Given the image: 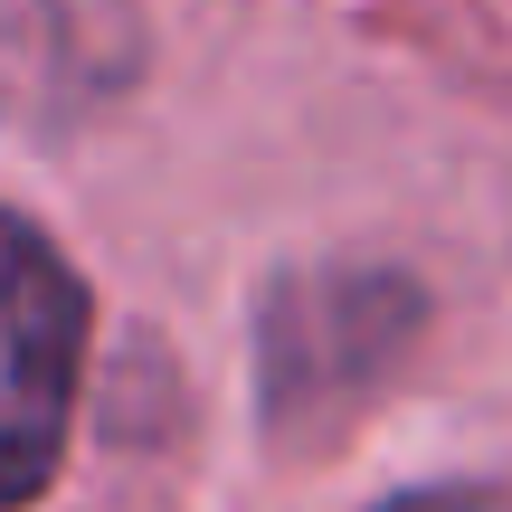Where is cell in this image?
I'll return each mask as SVG.
<instances>
[{
	"mask_svg": "<svg viewBox=\"0 0 512 512\" xmlns=\"http://www.w3.org/2000/svg\"><path fill=\"white\" fill-rule=\"evenodd\" d=\"M380 512H503V503H484V494H399Z\"/></svg>",
	"mask_w": 512,
	"mask_h": 512,
	"instance_id": "cell-2",
	"label": "cell"
},
{
	"mask_svg": "<svg viewBox=\"0 0 512 512\" xmlns=\"http://www.w3.org/2000/svg\"><path fill=\"white\" fill-rule=\"evenodd\" d=\"M76 370H86V285L0 209V512H19L57 475L76 427Z\"/></svg>",
	"mask_w": 512,
	"mask_h": 512,
	"instance_id": "cell-1",
	"label": "cell"
}]
</instances>
